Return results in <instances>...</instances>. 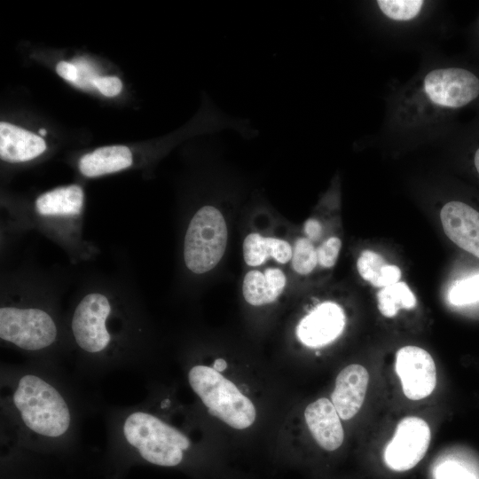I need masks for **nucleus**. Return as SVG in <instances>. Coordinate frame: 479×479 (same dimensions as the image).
Returning <instances> with one entry per match:
<instances>
[{
	"mask_svg": "<svg viewBox=\"0 0 479 479\" xmlns=\"http://www.w3.org/2000/svg\"><path fill=\"white\" fill-rule=\"evenodd\" d=\"M53 366L2 369L1 409L8 438L20 446L54 448L75 439L78 413Z\"/></svg>",
	"mask_w": 479,
	"mask_h": 479,
	"instance_id": "1",
	"label": "nucleus"
},
{
	"mask_svg": "<svg viewBox=\"0 0 479 479\" xmlns=\"http://www.w3.org/2000/svg\"><path fill=\"white\" fill-rule=\"evenodd\" d=\"M479 96V77L461 67L436 62L397 87L388 101L386 130L391 139H430L448 114Z\"/></svg>",
	"mask_w": 479,
	"mask_h": 479,
	"instance_id": "2",
	"label": "nucleus"
},
{
	"mask_svg": "<svg viewBox=\"0 0 479 479\" xmlns=\"http://www.w3.org/2000/svg\"><path fill=\"white\" fill-rule=\"evenodd\" d=\"M110 440L138 459L160 467L179 465L191 440L183 431L139 404L110 417Z\"/></svg>",
	"mask_w": 479,
	"mask_h": 479,
	"instance_id": "3",
	"label": "nucleus"
},
{
	"mask_svg": "<svg viewBox=\"0 0 479 479\" xmlns=\"http://www.w3.org/2000/svg\"><path fill=\"white\" fill-rule=\"evenodd\" d=\"M188 382L209 414L236 429L254 423L256 412L251 400L212 366H192L188 372Z\"/></svg>",
	"mask_w": 479,
	"mask_h": 479,
	"instance_id": "4",
	"label": "nucleus"
},
{
	"mask_svg": "<svg viewBox=\"0 0 479 479\" xmlns=\"http://www.w3.org/2000/svg\"><path fill=\"white\" fill-rule=\"evenodd\" d=\"M111 312V303L105 294L90 293L81 300L72 316L71 331L75 342L95 365L94 370L114 368L113 338L106 328Z\"/></svg>",
	"mask_w": 479,
	"mask_h": 479,
	"instance_id": "5",
	"label": "nucleus"
},
{
	"mask_svg": "<svg viewBox=\"0 0 479 479\" xmlns=\"http://www.w3.org/2000/svg\"><path fill=\"white\" fill-rule=\"evenodd\" d=\"M227 228L219 209L211 205L200 208L192 218L184 243L186 267L200 274L212 270L224 255Z\"/></svg>",
	"mask_w": 479,
	"mask_h": 479,
	"instance_id": "6",
	"label": "nucleus"
},
{
	"mask_svg": "<svg viewBox=\"0 0 479 479\" xmlns=\"http://www.w3.org/2000/svg\"><path fill=\"white\" fill-rule=\"evenodd\" d=\"M58 334L52 316L43 309L12 305L0 309V338L20 350L42 354L54 345Z\"/></svg>",
	"mask_w": 479,
	"mask_h": 479,
	"instance_id": "7",
	"label": "nucleus"
},
{
	"mask_svg": "<svg viewBox=\"0 0 479 479\" xmlns=\"http://www.w3.org/2000/svg\"><path fill=\"white\" fill-rule=\"evenodd\" d=\"M430 439V428L424 420L414 416L404 418L385 448V463L398 472L412 469L425 456Z\"/></svg>",
	"mask_w": 479,
	"mask_h": 479,
	"instance_id": "8",
	"label": "nucleus"
},
{
	"mask_svg": "<svg viewBox=\"0 0 479 479\" xmlns=\"http://www.w3.org/2000/svg\"><path fill=\"white\" fill-rule=\"evenodd\" d=\"M395 370L403 392L412 400L428 397L436 385V369L430 354L417 346H404L396 356Z\"/></svg>",
	"mask_w": 479,
	"mask_h": 479,
	"instance_id": "9",
	"label": "nucleus"
},
{
	"mask_svg": "<svg viewBox=\"0 0 479 479\" xmlns=\"http://www.w3.org/2000/svg\"><path fill=\"white\" fill-rule=\"evenodd\" d=\"M346 323L343 310L333 302L317 306L298 324L296 334L309 347H319L335 340Z\"/></svg>",
	"mask_w": 479,
	"mask_h": 479,
	"instance_id": "10",
	"label": "nucleus"
},
{
	"mask_svg": "<svg viewBox=\"0 0 479 479\" xmlns=\"http://www.w3.org/2000/svg\"><path fill=\"white\" fill-rule=\"evenodd\" d=\"M440 219L447 237L479 258V212L467 203L452 200L442 207Z\"/></svg>",
	"mask_w": 479,
	"mask_h": 479,
	"instance_id": "11",
	"label": "nucleus"
},
{
	"mask_svg": "<svg viewBox=\"0 0 479 479\" xmlns=\"http://www.w3.org/2000/svg\"><path fill=\"white\" fill-rule=\"evenodd\" d=\"M366 369L357 364L343 368L337 375L331 402L342 420L354 417L361 408L368 386Z\"/></svg>",
	"mask_w": 479,
	"mask_h": 479,
	"instance_id": "12",
	"label": "nucleus"
},
{
	"mask_svg": "<svg viewBox=\"0 0 479 479\" xmlns=\"http://www.w3.org/2000/svg\"><path fill=\"white\" fill-rule=\"evenodd\" d=\"M308 428L318 445L326 451L338 449L344 439L341 418L333 403L321 397L304 411Z\"/></svg>",
	"mask_w": 479,
	"mask_h": 479,
	"instance_id": "13",
	"label": "nucleus"
},
{
	"mask_svg": "<svg viewBox=\"0 0 479 479\" xmlns=\"http://www.w3.org/2000/svg\"><path fill=\"white\" fill-rule=\"evenodd\" d=\"M46 149L44 140L22 128L0 123V156L9 162H22L36 158Z\"/></svg>",
	"mask_w": 479,
	"mask_h": 479,
	"instance_id": "14",
	"label": "nucleus"
},
{
	"mask_svg": "<svg viewBox=\"0 0 479 479\" xmlns=\"http://www.w3.org/2000/svg\"><path fill=\"white\" fill-rule=\"evenodd\" d=\"M285 285L286 277L279 269L269 268L264 273L250 271L244 278L242 291L248 303L260 306L275 301Z\"/></svg>",
	"mask_w": 479,
	"mask_h": 479,
	"instance_id": "15",
	"label": "nucleus"
},
{
	"mask_svg": "<svg viewBox=\"0 0 479 479\" xmlns=\"http://www.w3.org/2000/svg\"><path fill=\"white\" fill-rule=\"evenodd\" d=\"M132 164L130 150L124 145L103 146L83 155L79 161L82 174L99 177L127 169Z\"/></svg>",
	"mask_w": 479,
	"mask_h": 479,
	"instance_id": "16",
	"label": "nucleus"
},
{
	"mask_svg": "<svg viewBox=\"0 0 479 479\" xmlns=\"http://www.w3.org/2000/svg\"><path fill=\"white\" fill-rule=\"evenodd\" d=\"M83 204V192L77 185L59 187L40 195L35 201L42 216H77Z\"/></svg>",
	"mask_w": 479,
	"mask_h": 479,
	"instance_id": "17",
	"label": "nucleus"
},
{
	"mask_svg": "<svg viewBox=\"0 0 479 479\" xmlns=\"http://www.w3.org/2000/svg\"><path fill=\"white\" fill-rule=\"evenodd\" d=\"M431 2L424 0H376V15L389 25H412L428 13Z\"/></svg>",
	"mask_w": 479,
	"mask_h": 479,
	"instance_id": "18",
	"label": "nucleus"
},
{
	"mask_svg": "<svg viewBox=\"0 0 479 479\" xmlns=\"http://www.w3.org/2000/svg\"><path fill=\"white\" fill-rule=\"evenodd\" d=\"M293 249L286 240L264 238L258 233L248 234L243 242V255L247 264L257 266L268 257L286 263L292 259Z\"/></svg>",
	"mask_w": 479,
	"mask_h": 479,
	"instance_id": "19",
	"label": "nucleus"
},
{
	"mask_svg": "<svg viewBox=\"0 0 479 479\" xmlns=\"http://www.w3.org/2000/svg\"><path fill=\"white\" fill-rule=\"evenodd\" d=\"M360 276L373 286L386 287L399 282L401 271L396 265L387 264L384 258L371 250H364L357 262Z\"/></svg>",
	"mask_w": 479,
	"mask_h": 479,
	"instance_id": "20",
	"label": "nucleus"
},
{
	"mask_svg": "<svg viewBox=\"0 0 479 479\" xmlns=\"http://www.w3.org/2000/svg\"><path fill=\"white\" fill-rule=\"evenodd\" d=\"M380 312L387 317L396 316L400 309H412L417 302L413 293L404 282L381 288L377 294Z\"/></svg>",
	"mask_w": 479,
	"mask_h": 479,
	"instance_id": "21",
	"label": "nucleus"
},
{
	"mask_svg": "<svg viewBox=\"0 0 479 479\" xmlns=\"http://www.w3.org/2000/svg\"><path fill=\"white\" fill-rule=\"evenodd\" d=\"M292 266L300 274L310 273L318 263V254L309 239L296 240L292 254Z\"/></svg>",
	"mask_w": 479,
	"mask_h": 479,
	"instance_id": "22",
	"label": "nucleus"
},
{
	"mask_svg": "<svg viewBox=\"0 0 479 479\" xmlns=\"http://www.w3.org/2000/svg\"><path fill=\"white\" fill-rule=\"evenodd\" d=\"M448 299L453 305H466L479 301V273L455 283Z\"/></svg>",
	"mask_w": 479,
	"mask_h": 479,
	"instance_id": "23",
	"label": "nucleus"
},
{
	"mask_svg": "<svg viewBox=\"0 0 479 479\" xmlns=\"http://www.w3.org/2000/svg\"><path fill=\"white\" fill-rule=\"evenodd\" d=\"M342 247L340 239L336 237L329 238L318 249V263L325 268L334 265Z\"/></svg>",
	"mask_w": 479,
	"mask_h": 479,
	"instance_id": "24",
	"label": "nucleus"
},
{
	"mask_svg": "<svg viewBox=\"0 0 479 479\" xmlns=\"http://www.w3.org/2000/svg\"><path fill=\"white\" fill-rule=\"evenodd\" d=\"M436 479H476L468 469L454 461L440 464L435 471Z\"/></svg>",
	"mask_w": 479,
	"mask_h": 479,
	"instance_id": "25",
	"label": "nucleus"
},
{
	"mask_svg": "<svg viewBox=\"0 0 479 479\" xmlns=\"http://www.w3.org/2000/svg\"><path fill=\"white\" fill-rule=\"evenodd\" d=\"M97 89L106 97L118 95L122 88V81L116 76H100L93 81Z\"/></svg>",
	"mask_w": 479,
	"mask_h": 479,
	"instance_id": "26",
	"label": "nucleus"
},
{
	"mask_svg": "<svg viewBox=\"0 0 479 479\" xmlns=\"http://www.w3.org/2000/svg\"><path fill=\"white\" fill-rule=\"evenodd\" d=\"M56 71L59 76L70 82H76L78 71L76 67L67 61H60L56 66Z\"/></svg>",
	"mask_w": 479,
	"mask_h": 479,
	"instance_id": "27",
	"label": "nucleus"
},
{
	"mask_svg": "<svg viewBox=\"0 0 479 479\" xmlns=\"http://www.w3.org/2000/svg\"><path fill=\"white\" fill-rule=\"evenodd\" d=\"M304 232L310 241L318 240L322 233L320 223L316 219L307 220L304 224Z\"/></svg>",
	"mask_w": 479,
	"mask_h": 479,
	"instance_id": "28",
	"label": "nucleus"
},
{
	"mask_svg": "<svg viewBox=\"0 0 479 479\" xmlns=\"http://www.w3.org/2000/svg\"><path fill=\"white\" fill-rule=\"evenodd\" d=\"M212 367L217 371L218 373L224 371L226 367H227V364L225 362L224 359L223 358H218L216 360H215Z\"/></svg>",
	"mask_w": 479,
	"mask_h": 479,
	"instance_id": "29",
	"label": "nucleus"
},
{
	"mask_svg": "<svg viewBox=\"0 0 479 479\" xmlns=\"http://www.w3.org/2000/svg\"><path fill=\"white\" fill-rule=\"evenodd\" d=\"M474 164L477 173L479 174V147L476 149L474 154Z\"/></svg>",
	"mask_w": 479,
	"mask_h": 479,
	"instance_id": "30",
	"label": "nucleus"
},
{
	"mask_svg": "<svg viewBox=\"0 0 479 479\" xmlns=\"http://www.w3.org/2000/svg\"><path fill=\"white\" fill-rule=\"evenodd\" d=\"M39 133H40L42 136H44V135H46L47 131H46L44 129H41V130H39Z\"/></svg>",
	"mask_w": 479,
	"mask_h": 479,
	"instance_id": "31",
	"label": "nucleus"
}]
</instances>
